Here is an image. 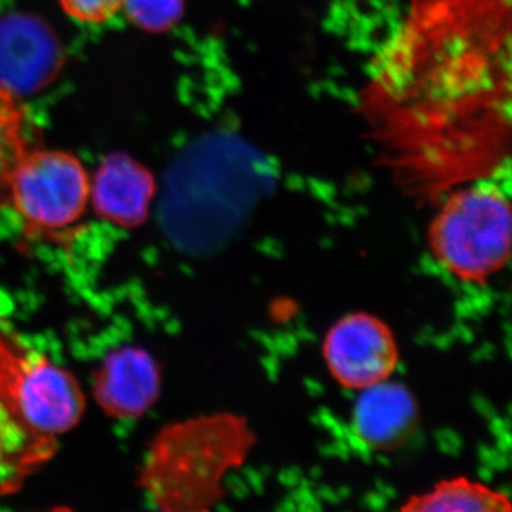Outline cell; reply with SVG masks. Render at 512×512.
I'll return each mask as SVG.
<instances>
[{"label":"cell","mask_w":512,"mask_h":512,"mask_svg":"<svg viewBox=\"0 0 512 512\" xmlns=\"http://www.w3.org/2000/svg\"><path fill=\"white\" fill-rule=\"evenodd\" d=\"M89 200V174L82 161L66 151L30 148L10 175L8 204L29 241H67Z\"/></svg>","instance_id":"cell-5"},{"label":"cell","mask_w":512,"mask_h":512,"mask_svg":"<svg viewBox=\"0 0 512 512\" xmlns=\"http://www.w3.org/2000/svg\"><path fill=\"white\" fill-rule=\"evenodd\" d=\"M154 175L127 154H110L90 180V200L100 220L136 229L147 221L156 197Z\"/></svg>","instance_id":"cell-9"},{"label":"cell","mask_w":512,"mask_h":512,"mask_svg":"<svg viewBox=\"0 0 512 512\" xmlns=\"http://www.w3.org/2000/svg\"><path fill=\"white\" fill-rule=\"evenodd\" d=\"M84 410L86 396L76 377L0 323V412L22 441L20 477L53 456L57 440L79 424Z\"/></svg>","instance_id":"cell-3"},{"label":"cell","mask_w":512,"mask_h":512,"mask_svg":"<svg viewBox=\"0 0 512 512\" xmlns=\"http://www.w3.org/2000/svg\"><path fill=\"white\" fill-rule=\"evenodd\" d=\"M352 421L357 439L367 447L393 450L416 431L419 404L404 384L387 379L360 390Z\"/></svg>","instance_id":"cell-10"},{"label":"cell","mask_w":512,"mask_h":512,"mask_svg":"<svg viewBox=\"0 0 512 512\" xmlns=\"http://www.w3.org/2000/svg\"><path fill=\"white\" fill-rule=\"evenodd\" d=\"M185 0H124L128 19L150 33L173 29L183 18Z\"/></svg>","instance_id":"cell-13"},{"label":"cell","mask_w":512,"mask_h":512,"mask_svg":"<svg viewBox=\"0 0 512 512\" xmlns=\"http://www.w3.org/2000/svg\"><path fill=\"white\" fill-rule=\"evenodd\" d=\"M323 357L333 379L350 390H363L390 379L399 366L392 329L366 312L349 313L326 333Z\"/></svg>","instance_id":"cell-6"},{"label":"cell","mask_w":512,"mask_h":512,"mask_svg":"<svg viewBox=\"0 0 512 512\" xmlns=\"http://www.w3.org/2000/svg\"><path fill=\"white\" fill-rule=\"evenodd\" d=\"M508 0H413L373 77L369 119L420 201L490 180L510 116Z\"/></svg>","instance_id":"cell-1"},{"label":"cell","mask_w":512,"mask_h":512,"mask_svg":"<svg viewBox=\"0 0 512 512\" xmlns=\"http://www.w3.org/2000/svg\"><path fill=\"white\" fill-rule=\"evenodd\" d=\"M64 12L77 22L100 25L123 8L124 0H59Z\"/></svg>","instance_id":"cell-14"},{"label":"cell","mask_w":512,"mask_h":512,"mask_svg":"<svg viewBox=\"0 0 512 512\" xmlns=\"http://www.w3.org/2000/svg\"><path fill=\"white\" fill-rule=\"evenodd\" d=\"M511 227L510 200L500 185H460L441 198L431 221V255L458 281L487 284L510 261Z\"/></svg>","instance_id":"cell-4"},{"label":"cell","mask_w":512,"mask_h":512,"mask_svg":"<svg viewBox=\"0 0 512 512\" xmlns=\"http://www.w3.org/2000/svg\"><path fill=\"white\" fill-rule=\"evenodd\" d=\"M33 134L19 97L0 84V208L9 205L10 175L20 158L33 148Z\"/></svg>","instance_id":"cell-12"},{"label":"cell","mask_w":512,"mask_h":512,"mask_svg":"<svg viewBox=\"0 0 512 512\" xmlns=\"http://www.w3.org/2000/svg\"><path fill=\"white\" fill-rule=\"evenodd\" d=\"M242 453L238 420L227 414L195 417L158 431L138 473V487L165 512L208 510Z\"/></svg>","instance_id":"cell-2"},{"label":"cell","mask_w":512,"mask_h":512,"mask_svg":"<svg viewBox=\"0 0 512 512\" xmlns=\"http://www.w3.org/2000/svg\"><path fill=\"white\" fill-rule=\"evenodd\" d=\"M62 53L45 23L18 15L0 20V84L10 93L46 86L60 67Z\"/></svg>","instance_id":"cell-8"},{"label":"cell","mask_w":512,"mask_h":512,"mask_svg":"<svg viewBox=\"0 0 512 512\" xmlns=\"http://www.w3.org/2000/svg\"><path fill=\"white\" fill-rule=\"evenodd\" d=\"M92 390L94 402L107 417L140 419L160 397V366L138 346L114 349L94 370Z\"/></svg>","instance_id":"cell-7"},{"label":"cell","mask_w":512,"mask_h":512,"mask_svg":"<svg viewBox=\"0 0 512 512\" xmlns=\"http://www.w3.org/2000/svg\"><path fill=\"white\" fill-rule=\"evenodd\" d=\"M412 512H508L510 498L501 491L466 477L450 478L426 493L413 495L400 508Z\"/></svg>","instance_id":"cell-11"}]
</instances>
